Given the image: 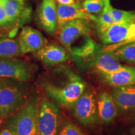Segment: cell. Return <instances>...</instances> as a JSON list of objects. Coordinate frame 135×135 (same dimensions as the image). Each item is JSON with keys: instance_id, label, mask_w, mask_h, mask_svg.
<instances>
[{"instance_id": "10", "label": "cell", "mask_w": 135, "mask_h": 135, "mask_svg": "<svg viewBox=\"0 0 135 135\" xmlns=\"http://www.w3.org/2000/svg\"><path fill=\"white\" fill-rule=\"evenodd\" d=\"M104 45H114L126 41L135 37V23H114L99 34Z\"/></svg>"}, {"instance_id": "19", "label": "cell", "mask_w": 135, "mask_h": 135, "mask_svg": "<svg viewBox=\"0 0 135 135\" xmlns=\"http://www.w3.org/2000/svg\"><path fill=\"white\" fill-rule=\"evenodd\" d=\"M21 55L18 40L0 33V58H14Z\"/></svg>"}, {"instance_id": "12", "label": "cell", "mask_w": 135, "mask_h": 135, "mask_svg": "<svg viewBox=\"0 0 135 135\" xmlns=\"http://www.w3.org/2000/svg\"><path fill=\"white\" fill-rule=\"evenodd\" d=\"M21 55L35 53L48 43L41 32L31 26H23L18 39Z\"/></svg>"}, {"instance_id": "23", "label": "cell", "mask_w": 135, "mask_h": 135, "mask_svg": "<svg viewBox=\"0 0 135 135\" xmlns=\"http://www.w3.org/2000/svg\"><path fill=\"white\" fill-rule=\"evenodd\" d=\"M60 135H85L78 126L70 122H66L62 126Z\"/></svg>"}, {"instance_id": "2", "label": "cell", "mask_w": 135, "mask_h": 135, "mask_svg": "<svg viewBox=\"0 0 135 135\" xmlns=\"http://www.w3.org/2000/svg\"><path fill=\"white\" fill-rule=\"evenodd\" d=\"M27 94L19 81L0 77V119L16 113L26 103Z\"/></svg>"}, {"instance_id": "27", "label": "cell", "mask_w": 135, "mask_h": 135, "mask_svg": "<svg viewBox=\"0 0 135 135\" xmlns=\"http://www.w3.org/2000/svg\"><path fill=\"white\" fill-rule=\"evenodd\" d=\"M0 135H15L13 132H11L7 128L3 129L2 131H0Z\"/></svg>"}, {"instance_id": "21", "label": "cell", "mask_w": 135, "mask_h": 135, "mask_svg": "<svg viewBox=\"0 0 135 135\" xmlns=\"http://www.w3.org/2000/svg\"><path fill=\"white\" fill-rule=\"evenodd\" d=\"M81 7L88 14L98 15L103 11L104 0H80Z\"/></svg>"}, {"instance_id": "5", "label": "cell", "mask_w": 135, "mask_h": 135, "mask_svg": "<svg viewBox=\"0 0 135 135\" xmlns=\"http://www.w3.org/2000/svg\"><path fill=\"white\" fill-rule=\"evenodd\" d=\"M0 3L13 29V35L31 21L32 8L25 0H0Z\"/></svg>"}, {"instance_id": "11", "label": "cell", "mask_w": 135, "mask_h": 135, "mask_svg": "<svg viewBox=\"0 0 135 135\" xmlns=\"http://www.w3.org/2000/svg\"><path fill=\"white\" fill-rule=\"evenodd\" d=\"M91 57L93 65L98 73H113L126 66L119 63L113 51L106 50L99 45H96Z\"/></svg>"}, {"instance_id": "20", "label": "cell", "mask_w": 135, "mask_h": 135, "mask_svg": "<svg viewBox=\"0 0 135 135\" xmlns=\"http://www.w3.org/2000/svg\"><path fill=\"white\" fill-rule=\"evenodd\" d=\"M111 51L119 61L135 65V41L126 44Z\"/></svg>"}, {"instance_id": "22", "label": "cell", "mask_w": 135, "mask_h": 135, "mask_svg": "<svg viewBox=\"0 0 135 135\" xmlns=\"http://www.w3.org/2000/svg\"><path fill=\"white\" fill-rule=\"evenodd\" d=\"M111 16L114 23H135V11H123L112 6Z\"/></svg>"}, {"instance_id": "16", "label": "cell", "mask_w": 135, "mask_h": 135, "mask_svg": "<svg viewBox=\"0 0 135 135\" xmlns=\"http://www.w3.org/2000/svg\"><path fill=\"white\" fill-rule=\"evenodd\" d=\"M99 75L106 84L113 87L135 83V67L126 66L113 73H99Z\"/></svg>"}, {"instance_id": "3", "label": "cell", "mask_w": 135, "mask_h": 135, "mask_svg": "<svg viewBox=\"0 0 135 135\" xmlns=\"http://www.w3.org/2000/svg\"><path fill=\"white\" fill-rule=\"evenodd\" d=\"M38 113V103L34 98L8 118L6 128L15 135H40Z\"/></svg>"}, {"instance_id": "6", "label": "cell", "mask_w": 135, "mask_h": 135, "mask_svg": "<svg viewBox=\"0 0 135 135\" xmlns=\"http://www.w3.org/2000/svg\"><path fill=\"white\" fill-rule=\"evenodd\" d=\"M61 45L70 51L72 45L81 37H89L91 33L89 20L76 19L68 22L58 30Z\"/></svg>"}, {"instance_id": "9", "label": "cell", "mask_w": 135, "mask_h": 135, "mask_svg": "<svg viewBox=\"0 0 135 135\" xmlns=\"http://www.w3.org/2000/svg\"><path fill=\"white\" fill-rule=\"evenodd\" d=\"M32 70L29 64L13 58H0V77L23 82L31 76Z\"/></svg>"}, {"instance_id": "25", "label": "cell", "mask_w": 135, "mask_h": 135, "mask_svg": "<svg viewBox=\"0 0 135 135\" xmlns=\"http://www.w3.org/2000/svg\"><path fill=\"white\" fill-rule=\"evenodd\" d=\"M134 41H135V37H134V38H132V39H131V40H128V41H123V42H121V43H119L118 44H114V45H110V46H106V47H104V48H105L106 50H107L113 51V50H115V49L119 48V47L124 46V45H126V44H128L129 43H131V42H134Z\"/></svg>"}, {"instance_id": "8", "label": "cell", "mask_w": 135, "mask_h": 135, "mask_svg": "<svg viewBox=\"0 0 135 135\" xmlns=\"http://www.w3.org/2000/svg\"><path fill=\"white\" fill-rule=\"evenodd\" d=\"M35 20L49 35H55L58 30L57 3L55 0H41L35 13Z\"/></svg>"}, {"instance_id": "30", "label": "cell", "mask_w": 135, "mask_h": 135, "mask_svg": "<svg viewBox=\"0 0 135 135\" xmlns=\"http://www.w3.org/2000/svg\"><path fill=\"white\" fill-rule=\"evenodd\" d=\"M122 135H128L127 134H126V133H123V134Z\"/></svg>"}, {"instance_id": "24", "label": "cell", "mask_w": 135, "mask_h": 135, "mask_svg": "<svg viewBox=\"0 0 135 135\" xmlns=\"http://www.w3.org/2000/svg\"><path fill=\"white\" fill-rule=\"evenodd\" d=\"M6 28H12L8 20L4 8L0 3V30L6 29Z\"/></svg>"}, {"instance_id": "14", "label": "cell", "mask_w": 135, "mask_h": 135, "mask_svg": "<svg viewBox=\"0 0 135 135\" xmlns=\"http://www.w3.org/2000/svg\"><path fill=\"white\" fill-rule=\"evenodd\" d=\"M34 55L42 63L49 66L58 65L69 60V55L64 47L53 43H48Z\"/></svg>"}, {"instance_id": "1", "label": "cell", "mask_w": 135, "mask_h": 135, "mask_svg": "<svg viewBox=\"0 0 135 135\" xmlns=\"http://www.w3.org/2000/svg\"><path fill=\"white\" fill-rule=\"evenodd\" d=\"M66 81L60 84L45 85L46 95L60 105L72 108L77 99L85 91L86 84L80 76L71 71L66 72Z\"/></svg>"}, {"instance_id": "31", "label": "cell", "mask_w": 135, "mask_h": 135, "mask_svg": "<svg viewBox=\"0 0 135 135\" xmlns=\"http://www.w3.org/2000/svg\"><path fill=\"white\" fill-rule=\"evenodd\" d=\"M1 119H0V127H1Z\"/></svg>"}, {"instance_id": "15", "label": "cell", "mask_w": 135, "mask_h": 135, "mask_svg": "<svg viewBox=\"0 0 135 135\" xmlns=\"http://www.w3.org/2000/svg\"><path fill=\"white\" fill-rule=\"evenodd\" d=\"M76 19L89 20V14L82 9L80 0H76L73 4H63L57 3L58 30L68 22Z\"/></svg>"}, {"instance_id": "18", "label": "cell", "mask_w": 135, "mask_h": 135, "mask_svg": "<svg viewBox=\"0 0 135 135\" xmlns=\"http://www.w3.org/2000/svg\"><path fill=\"white\" fill-rule=\"evenodd\" d=\"M111 7L112 5L110 0H104L103 9L99 14L98 15L89 14V21L93 23L98 35L114 24L111 16Z\"/></svg>"}, {"instance_id": "29", "label": "cell", "mask_w": 135, "mask_h": 135, "mask_svg": "<svg viewBox=\"0 0 135 135\" xmlns=\"http://www.w3.org/2000/svg\"><path fill=\"white\" fill-rule=\"evenodd\" d=\"M131 133H132V135H135V128H133L131 130Z\"/></svg>"}, {"instance_id": "13", "label": "cell", "mask_w": 135, "mask_h": 135, "mask_svg": "<svg viewBox=\"0 0 135 135\" xmlns=\"http://www.w3.org/2000/svg\"><path fill=\"white\" fill-rule=\"evenodd\" d=\"M110 94L118 112L126 113L135 109V83L113 87Z\"/></svg>"}, {"instance_id": "28", "label": "cell", "mask_w": 135, "mask_h": 135, "mask_svg": "<svg viewBox=\"0 0 135 135\" xmlns=\"http://www.w3.org/2000/svg\"><path fill=\"white\" fill-rule=\"evenodd\" d=\"M131 120L133 121V122H135V109L133 110V113L132 115H131Z\"/></svg>"}, {"instance_id": "26", "label": "cell", "mask_w": 135, "mask_h": 135, "mask_svg": "<svg viewBox=\"0 0 135 135\" xmlns=\"http://www.w3.org/2000/svg\"><path fill=\"white\" fill-rule=\"evenodd\" d=\"M56 3L63 4H73L76 2V0H55Z\"/></svg>"}, {"instance_id": "7", "label": "cell", "mask_w": 135, "mask_h": 135, "mask_svg": "<svg viewBox=\"0 0 135 135\" xmlns=\"http://www.w3.org/2000/svg\"><path fill=\"white\" fill-rule=\"evenodd\" d=\"M60 111L53 103L44 98L39 103L38 129L40 135H56Z\"/></svg>"}, {"instance_id": "4", "label": "cell", "mask_w": 135, "mask_h": 135, "mask_svg": "<svg viewBox=\"0 0 135 135\" xmlns=\"http://www.w3.org/2000/svg\"><path fill=\"white\" fill-rule=\"evenodd\" d=\"M74 115L83 125L93 126L98 121L97 99L93 91H84L72 107Z\"/></svg>"}, {"instance_id": "17", "label": "cell", "mask_w": 135, "mask_h": 135, "mask_svg": "<svg viewBox=\"0 0 135 135\" xmlns=\"http://www.w3.org/2000/svg\"><path fill=\"white\" fill-rule=\"evenodd\" d=\"M97 109L99 119L104 124L111 123L116 117L118 109L110 94L101 91L97 97Z\"/></svg>"}]
</instances>
